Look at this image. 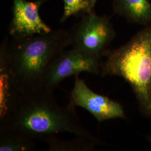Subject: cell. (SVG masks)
I'll use <instances>...</instances> for the list:
<instances>
[{
    "label": "cell",
    "mask_w": 151,
    "mask_h": 151,
    "mask_svg": "<svg viewBox=\"0 0 151 151\" xmlns=\"http://www.w3.org/2000/svg\"><path fill=\"white\" fill-rule=\"evenodd\" d=\"M75 105L70 101L60 105L53 91L45 88L22 95L13 113L0 123V129L10 130L33 140H43L50 135L68 133L104 145L81 123Z\"/></svg>",
    "instance_id": "6da1fadb"
},
{
    "label": "cell",
    "mask_w": 151,
    "mask_h": 151,
    "mask_svg": "<svg viewBox=\"0 0 151 151\" xmlns=\"http://www.w3.org/2000/svg\"><path fill=\"white\" fill-rule=\"evenodd\" d=\"M71 45V32L65 29L13 39L9 45L10 70L14 87L20 95L43 88L49 66Z\"/></svg>",
    "instance_id": "7a4b0ae2"
},
{
    "label": "cell",
    "mask_w": 151,
    "mask_h": 151,
    "mask_svg": "<svg viewBox=\"0 0 151 151\" xmlns=\"http://www.w3.org/2000/svg\"><path fill=\"white\" fill-rule=\"evenodd\" d=\"M100 75L118 76L132 88L140 114L151 118V24L118 48L106 51Z\"/></svg>",
    "instance_id": "3957f363"
},
{
    "label": "cell",
    "mask_w": 151,
    "mask_h": 151,
    "mask_svg": "<svg viewBox=\"0 0 151 151\" xmlns=\"http://www.w3.org/2000/svg\"><path fill=\"white\" fill-rule=\"evenodd\" d=\"M71 32L72 48L85 54L102 58L116 37L113 26L106 16L94 11L86 12Z\"/></svg>",
    "instance_id": "277c9868"
},
{
    "label": "cell",
    "mask_w": 151,
    "mask_h": 151,
    "mask_svg": "<svg viewBox=\"0 0 151 151\" xmlns=\"http://www.w3.org/2000/svg\"><path fill=\"white\" fill-rule=\"evenodd\" d=\"M102 60V58L85 54L73 48L65 49L49 66L44 76L43 87L54 92L62 81L72 76L76 77L83 72L99 75Z\"/></svg>",
    "instance_id": "5b68a950"
},
{
    "label": "cell",
    "mask_w": 151,
    "mask_h": 151,
    "mask_svg": "<svg viewBox=\"0 0 151 151\" xmlns=\"http://www.w3.org/2000/svg\"><path fill=\"white\" fill-rule=\"evenodd\" d=\"M70 100L76 106L86 110L98 123L111 119L126 118L125 111L121 104L93 91L78 76L75 77Z\"/></svg>",
    "instance_id": "8992f818"
},
{
    "label": "cell",
    "mask_w": 151,
    "mask_h": 151,
    "mask_svg": "<svg viewBox=\"0 0 151 151\" xmlns=\"http://www.w3.org/2000/svg\"><path fill=\"white\" fill-rule=\"evenodd\" d=\"M48 0H12V18L9 32L13 39H20L44 34L53 30L42 19L41 6Z\"/></svg>",
    "instance_id": "52a82bcc"
},
{
    "label": "cell",
    "mask_w": 151,
    "mask_h": 151,
    "mask_svg": "<svg viewBox=\"0 0 151 151\" xmlns=\"http://www.w3.org/2000/svg\"><path fill=\"white\" fill-rule=\"evenodd\" d=\"M9 45V39L6 37L0 48V123L13 113L21 96L12 79Z\"/></svg>",
    "instance_id": "ba28073f"
},
{
    "label": "cell",
    "mask_w": 151,
    "mask_h": 151,
    "mask_svg": "<svg viewBox=\"0 0 151 151\" xmlns=\"http://www.w3.org/2000/svg\"><path fill=\"white\" fill-rule=\"evenodd\" d=\"M115 14L129 22L146 27L151 24V2L149 0H113Z\"/></svg>",
    "instance_id": "9c48e42d"
},
{
    "label": "cell",
    "mask_w": 151,
    "mask_h": 151,
    "mask_svg": "<svg viewBox=\"0 0 151 151\" xmlns=\"http://www.w3.org/2000/svg\"><path fill=\"white\" fill-rule=\"evenodd\" d=\"M43 141L48 145L49 151H92L100 145L97 142L82 137H77L72 140L62 139L56 135H50Z\"/></svg>",
    "instance_id": "30bf717a"
},
{
    "label": "cell",
    "mask_w": 151,
    "mask_h": 151,
    "mask_svg": "<svg viewBox=\"0 0 151 151\" xmlns=\"http://www.w3.org/2000/svg\"><path fill=\"white\" fill-rule=\"evenodd\" d=\"M34 140L10 130L0 129V151H34Z\"/></svg>",
    "instance_id": "8fae6325"
},
{
    "label": "cell",
    "mask_w": 151,
    "mask_h": 151,
    "mask_svg": "<svg viewBox=\"0 0 151 151\" xmlns=\"http://www.w3.org/2000/svg\"><path fill=\"white\" fill-rule=\"evenodd\" d=\"M63 2L64 7L61 22L80 12L86 13L88 11V5L85 0H63Z\"/></svg>",
    "instance_id": "7c38bea8"
},
{
    "label": "cell",
    "mask_w": 151,
    "mask_h": 151,
    "mask_svg": "<svg viewBox=\"0 0 151 151\" xmlns=\"http://www.w3.org/2000/svg\"><path fill=\"white\" fill-rule=\"evenodd\" d=\"M85 1H86L87 4L88 5L87 12L94 11V8L96 5L97 0H85Z\"/></svg>",
    "instance_id": "4fadbf2b"
},
{
    "label": "cell",
    "mask_w": 151,
    "mask_h": 151,
    "mask_svg": "<svg viewBox=\"0 0 151 151\" xmlns=\"http://www.w3.org/2000/svg\"><path fill=\"white\" fill-rule=\"evenodd\" d=\"M147 140L150 143V144L151 145V135H150V136H148V137H147Z\"/></svg>",
    "instance_id": "5bb4252c"
}]
</instances>
